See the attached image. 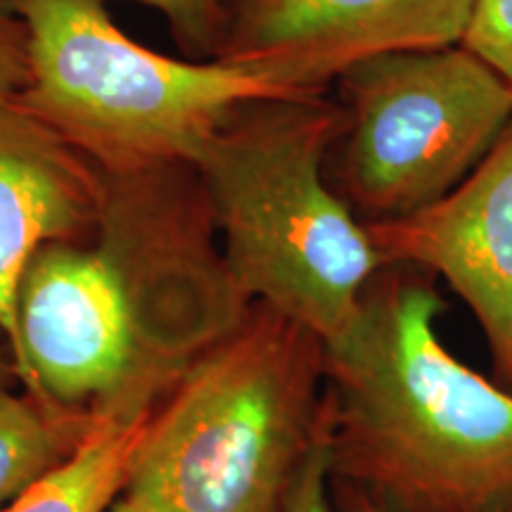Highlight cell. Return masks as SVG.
Masks as SVG:
<instances>
[{"label":"cell","instance_id":"cell-1","mask_svg":"<svg viewBox=\"0 0 512 512\" xmlns=\"http://www.w3.org/2000/svg\"><path fill=\"white\" fill-rule=\"evenodd\" d=\"M432 275L384 266L325 342L323 446L332 489L384 512H508L512 389L444 347Z\"/></svg>","mask_w":512,"mask_h":512},{"label":"cell","instance_id":"cell-2","mask_svg":"<svg viewBox=\"0 0 512 512\" xmlns=\"http://www.w3.org/2000/svg\"><path fill=\"white\" fill-rule=\"evenodd\" d=\"M344 110L323 93L240 102L192 152L230 271L252 302L332 342L384 259L325 174Z\"/></svg>","mask_w":512,"mask_h":512},{"label":"cell","instance_id":"cell-3","mask_svg":"<svg viewBox=\"0 0 512 512\" xmlns=\"http://www.w3.org/2000/svg\"><path fill=\"white\" fill-rule=\"evenodd\" d=\"M325 344L252 302L155 408L128 512H283L323 432Z\"/></svg>","mask_w":512,"mask_h":512},{"label":"cell","instance_id":"cell-4","mask_svg":"<svg viewBox=\"0 0 512 512\" xmlns=\"http://www.w3.org/2000/svg\"><path fill=\"white\" fill-rule=\"evenodd\" d=\"M27 31V83L12 105L100 171L190 162L240 102L299 95L216 60L140 46L105 0H5Z\"/></svg>","mask_w":512,"mask_h":512},{"label":"cell","instance_id":"cell-5","mask_svg":"<svg viewBox=\"0 0 512 512\" xmlns=\"http://www.w3.org/2000/svg\"><path fill=\"white\" fill-rule=\"evenodd\" d=\"M335 83L347 121L325 174L363 223L441 200L512 121V86L465 46L377 55Z\"/></svg>","mask_w":512,"mask_h":512},{"label":"cell","instance_id":"cell-6","mask_svg":"<svg viewBox=\"0 0 512 512\" xmlns=\"http://www.w3.org/2000/svg\"><path fill=\"white\" fill-rule=\"evenodd\" d=\"M100 174L93 245L117 280L136 342L126 406H147L240 328L252 299L230 271L195 164Z\"/></svg>","mask_w":512,"mask_h":512},{"label":"cell","instance_id":"cell-7","mask_svg":"<svg viewBox=\"0 0 512 512\" xmlns=\"http://www.w3.org/2000/svg\"><path fill=\"white\" fill-rule=\"evenodd\" d=\"M475 0H223L214 60L292 93H323L354 64L460 46Z\"/></svg>","mask_w":512,"mask_h":512},{"label":"cell","instance_id":"cell-8","mask_svg":"<svg viewBox=\"0 0 512 512\" xmlns=\"http://www.w3.org/2000/svg\"><path fill=\"white\" fill-rule=\"evenodd\" d=\"M136 368L128 309L93 242H53L17 290L19 384L76 411L124 406Z\"/></svg>","mask_w":512,"mask_h":512},{"label":"cell","instance_id":"cell-9","mask_svg":"<svg viewBox=\"0 0 512 512\" xmlns=\"http://www.w3.org/2000/svg\"><path fill=\"white\" fill-rule=\"evenodd\" d=\"M384 264L444 278L475 313L512 389V121L475 171L411 216L366 223Z\"/></svg>","mask_w":512,"mask_h":512},{"label":"cell","instance_id":"cell-10","mask_svg":"<svg viewBox=\"0 0 512 512\" xmlns=\"http://www.w3.org/2000/svg\"><path fill=\"white\" fill-rule=\"evenodd\" d=\"M102 174L41 121L0 102V332L17 366V290L38 249L93 242Z\"/></svg>","mask_w":512,"mask_h":512},{"label":"cell","instance_id":"cell-11","mask_svg":"<svg viewBox=\"0 0 512 512\" xmlns=\"http://www.w3.org/2000/svg\"><path fill=\"white\" fill-rule=\"evenodd\" d=\"M150 406L98 411L76 451L3 512H110L150 434Z\"/></svg>","mask_w":512,"mask_h":512},{"label":"cell","instance_id":"cell-12","mask_svg":"<svg viewBox=\"0 0 512 512\" xmlns=\"http://www.w3.org/2000/svg\"><path fill=\"white\" fill-rule=\"evenodd\" d=\"M95 418L0 384V512L72 456Z\"/></svg>","mask_w":512,"mask_h":512},{"label":"cell","instance_id":"cell-13","mask_svg":"<svg viewBox=\"0 0 512 512\" xmlns=\"http://www.w3.org/2000/svg\"><path fill=\"white\" fill-rule=\"evenodd\" d=\"M164 17L190 60H214L223 29V0H131Z\"/></svg>","mask_w":512,"mask_h":512},{"label":"cell","instance_id":"cell-14","mask_svg":"<svg viewBox=\"0 0 512 512\" xmlns=\"http://www.w3.org/2000/svg\"><path fill=\"white\" fill-rule=\"evenodd\" d=\"M460 46L482 57L512 86V0H475Z\"/></svg>","mask_w":512,"mask_h":512},{"label":"cell","instance_id":"cell-15","mask_svg":"<svg viewBox=\"0 0 512 512\" xmlns=\"http://www.w3.org/2000/svg\"><path fill=\"white\" fill-rule=\"evenodd\" d=\"M27 31L5 0H0V102H15L27 83Z\"/></svg>","mask_w":512,"mask_h":512},{"label":"cell","instance_id":"cell-16","mask_svg":"<svg viewBox=\"0 0 512 512\" xmlns=\"http://www.w3.org/2000/svg\"><path fill=\"white\" fill-rule=\"evenodd\" d=\"M283 512H337L330 496L328 458H325L323 432H320L318 444L313 446L309 458H306Z\"/></svg>","mask_w":512,"mask_h":512},{"label":"cell","instance_id":"cell-17","mask_svg":"<svg viewBox=\"0 0 512 512\" xmlns=\"http://www.w3.org/2000/svg\"><path fill=\"white\" fill-rule=\"evenodd\" d=\"M337 491V512H384L375 501L366 494L354 489H335Z\"/></svg>","mask_w":512,"mask_h":512},{"label":"cell","instance_id":"cell-18","mask_svg":"<svg viewBox=\"0 0 512 512\" xmlns=\"http://www.w3.org/2000/svg\"><path fill=\"white\" fill-rule=\"evenodd\" d=\"M8 356L10 358V363H12V354H10V347H8V342H5V337H3V332H0V377H3V368H5V361L3 358ZM12 370H15V366H12ZM3 384V382H0Z\"/></svg>","mask_w":512,"mask_h":512},{"label":"cell","instance_id":"cell-19","mask_svg":"<svg viewBox=\"0 0 512 512\" xmlns=\"http://www.w3.org/2000/svg\"><path fill=\"white\" fill-rule=\"evenodd\" d=\"M110 512H128V508H126V505H124V503H121V498H119V501H117V503H114V505H112V508H110Z\"/></svg>","mask_w":512,"mask_h":512},{"label":"cell","instance_id":"cell-20","mask_svg":"<svg viewBox=\"0 0 512 512\" xmlns=\"http://www.w3.org/2000/svg\"><path fill=\"white\" fill-rule=\"evenodd\" d=\"M508 512H512V508H510V510H508Z\"/></svg>","mask_w":512,"mask_h":512}]
</instances>
